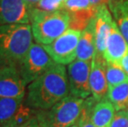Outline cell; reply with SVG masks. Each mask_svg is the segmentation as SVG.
Masks as SVG:
<instances>
[{"instance_id":"obj_2","label":"cell","mask_w":128,"mask_h":127,"mask_svg":"<svg viewBox=\"0 0 128 127\" xmlns=\"http://www.w3.org/2000/svg\"><path fill=\"white\" fill-rule=\"evenodd\" d=\"M31 24L0 26V68L17 66L32 45Z\"/></svg>"},{"instance_id":"obj_29","label":"cell","mask_w":128,"mask_h":127,"mask_svg":"<svg viewBox=\"0 0 128 127\" xmlns=\"http://www.w3.org/2000/svg\"><path fill=\"white\" fill-rule=\"evenodd\" d=\"M121 0H108V6H111V5H113L116 3V2H120Z\"/></svg>"},{"instance_id":"obj_8","label":"cell","mask_w":128,"mask_h":127,"mask_svg":"<svg viewBox=\"0 0 128 127\" xmlns=\"http://www.w3.org/2000/svg\"><path fill=\"white\" fill-rule=\"evenodd\" d=\"M31 10L23 0H0V26L30 24Z\"/></svg>"},{"instance_id":"obj_30","label":"cell","mask_w":128,"mask_h":127,"mask_svg":"<svg viewBox=\"0 0 128 127\" xmlns=\"http://www.w3.org/2000/svg\"><path fill=\"white\" fill-rule=\"evenodd\" d=\"M0 127H13L12 125H11V124L8 122V124H6V125H4V126H0Z\"/></svg>"},{"instance_id":"obj_15","label":"cell","mask_w":128,"mask_h":127,"mask_svg":"<svg viewBox=\"0 0 128 127\" xmlns=\"http://www.w3.org/2000/svg\"><path fill=\"white\" fill-rule=\"evenodd\" d=\"M108 100L118 112L128 109V81L110 88Z\"/></svg>"},{"instance_id":"obj_22","label":"cell","mask_w":128,"mask_h":127,"mask_svg":"<svg viewBox=\"0 0 128 127\" xmlns=\"http://www.w3.org/2000/svg\"><path fill=\"white\" fill-rule=\"evenodd\" d=\"M92 7L89 0H66L63 2L61 9L68 12H74L77 11L88 8Z\"/></svg>"},{"instance_id":"obj_9","label":"cell","mask_w":128,"mask_h":127,"mask_svg":"<svg viewBox=\"0 0 128 127\" xmlns=\"http://www.w3.org/2000/svg\"><path fill=\"white\" fill-rule=\"evenodd\" d=\"M26 86L16 66L0 68L1 98H25Z\"/></svg>"},{"instance_id":"obj_17","label":"cell","mask_w":128,"mask_h":127,"mask_svg":"<svg viewBox=\"0 0 128 127\" xmlns=\"http://www.w3.org/2000/svg\"><path fill=\"white\" fill-rule=\"evenodd\" d=\"M109 7L113 13L120 31L128 43V0H121Z\"/></svg>"},{"instance_id":"obj_21","label":"cell","mask_w":128,"mask_h":127,"mask_svg":"<svg viewBox=\"0 0 128 127\" xmlns=\"http://www.w3.org/2000/svg\"><path fill=\"white\" fill-rule=\"evenodd\" d=\"M36 110L26 106L23 102L22 106L19 107V109L17 111V112L15 113V115L13 116V117L11 119L9 123L13 127H19L26 123L32 117H34L36 116Z\"/></svg>"},{"instance_id":"obj_16","label":"cell","mask_w":128,"mask_h":127,"mask_svg":"<svg viewBox=\"0 0 128 127\" xmlns=\"http://www.w3.org/2000/svg\"><path fill=\"white\" fill-rule=\"evenodd\" d=\"M24 102V98L0 97V126L6 125Z\"/></svg>"},{"instance_id":"obj_23","label":"cell","mask_w":128,"mask_h":127,"mask_svg":"<svg viewBox=\"0 0 128 127\" xmlns=\"http://www.w3.org/2000/svg\"><path fill=\"white\" fill-rule=\"evenodd\" d=\"M62 4L63 0H40L33 7L46 12H54L61 9Z\"/></svg>"},{"instance_id":"obj_20","label":"cell","mask_w":128,"mask_h":127,"mask_svg":"<svg viewBox=\"0 0 128 127\" xmlns=\"http://www.w3.org/2000/svg\"><path fill=\"white\" fill-rule=\"evenodd\" d=\"M97 102H98L92 97H88L84 100L82 112L78 121V126L80 127H96L91 120V116Z\"/></svg>"},{"instance_id":"obj_3","label":"cell","mask_w":128,"mask_h":127,"mask_svg":"<svg viewBox=\"0 0 128 127\" xmlns=\"http://www.w3.org/2000/svg\"><path fill=\"white\" fill-rule=\"evenodd\" d=\"M68 12L60 9L46 12L32 7L30 23L34 40L40 45H49L70 28Z\"/></svg>"},{"instance_id":"obj_27","label":"cell","mask_w":128,"mask_h":127,"mask_svg":"<svg viewBox=\"0 0 128 127\" xmlns=\"http://www.w3.org/2000/svg\"><path fill=\"white\" fill-rule=\"evenodd\" d=\"M89 2L92 6L95 7H98L101 5L108 3V0H89Z\"/></svg>"},{"instance_id":"obj_11","label":"cell","mask_w":128,"mask_h":127,"mask_svg":"<svg viewBox=\"0 0 128 127\" xmlns=\"http://www.w3.org/2000/svg\"><path fill=\"white\" fill-rule=\"evenodd\" d=\"M96 26H95V44L96 50L94 55L103 56L107 40L111 33L112 26L115 22L108 11L107 4H102L98 7L95 16Z\"/></svg>"},{"instance_id":"obj_1","label":"cell","mask_w":128,"mask_h":127,"mask_svg":"<svg viewBox=\"0 0 128 127\" xmlns=\"http://www.w3.org/2000/svg\"><path fill=\"white\" fill-rule=\"evenodd\" d=\"M69 95L66 69L63 64H56L28 85L24 103L36 111L48 110Z\"/></svg>"},{"instance_id":"obj_25","label":"cell","mask_w":128,"mask_h":127,"mask_svg":"<svg viewBox=\"0 0 128 127\" xmlns=\"http://www.w3.org/2000/svg\"><path fill=\"white\" fill-rule=\"evenodd\" d=\"M19 127H40V126L39 122H38L36 117L35 116L34 117H32L31 120L28 121L26 123H25L24 125L19 126Z\"/></svg>"},{"instance_id":"obj_10","label":"cell","mask_w":128,"mask_h":127,"mask_svg":"<svg viewBox=\"0 0 128 127\" xmlns=\"http://www.w3.org/2000/svg\"><path fill=\"white\" fill-rule=\"evenodd\" d=\"M106 64L103 56L94 55L91 61L89 84L92 97L98 102L108 100L109 87L106 78Z\"/></svg>"},{"instance_id":"obj_13","label":"cell","mask_w":128,"mask_h":127,"mask_svg":"<svg viewBox=\"0 0 128 127\" xmlns=\"http://www.w3.org/2000/svg\"><path fill=\"white\" fill-rule=\"evenodd\" d=\"M95 26L96 19L94 17L81 32V36L76 51V59L84 61H92L96 50L95 44Z\"/></svg>"},{"instance_id":"obj_14","label":"cell","mask_w":128,"mask_h":127,"mask_svg":"<svg viewBox=\"0 0 128 127\" xmlns=\"http://www.w3.org/2000/svg\"><path fill=\"white\" fill-rule=\"evenodd\" d=\"M115 111V107L108 100L97 102L91 116L92 123L96 127H109Z\"/></svg>"},{"instance_id":"obj_26","label":"cell","mask_w":128,"mask_h":127,"mask_svg":"<svg viewBox=\"0 0 128 127\" xmlns=\"http://www.w3.org/2000/svg\"><path fill=\"white\" fill-rule=\"evenodd\" d=\"M120 65H121L122 68L124 69V71L128 74V50H127L126 55H125V56L121 60Z\"/></svg>"},{"instance_id":"obj_28","label":"cell","mask_w":128,"mask_h":127,"mask_svg":"<svg viewBox=\"0 0 128 127\" xmlns=\"http://www.w3.org/2000/svg\"><path fill=\"white\" fill-rule=\"evenodd\" d=\"M23 1L26 2L31 7H33L36 6V5L40 1V0H23Z\"/></svg>"},{"instance_id":"obj_24","label":"cell","mask_w":128,"mask_h":127,"mask_svg":"<svg viewBox=\"0 0 128 127\" xmlns=\"http://www.w3.org/2000/svg\"><path fill=\"white\" fill-rule=\"evenodd\" d=\"M109 127H128V109L116 112Z\"/></svg>"},{"instance_id":"obj_19","label":"cell","mask_w":128,"mask_h":127,"mask_svg":"<svg viewBox=\"0 0 128 127\" xmlns=\"http://www.w3.org/2000/svg\"><path fill=\"white\" fill-rule=\"evenodd\" d=\"M106 78L109 88L128 81V74L124 71L121 65L108 62L106 64Z\"/></svg>"},{"instance_id":"obj_6","label":"cell","mask_w":128,"mask_h":127,"mask_svg":"<svg viewBox=\"0 0 128 127\" xmlns=\"http://www.w3.org/2000/svg\"><path fill=\"white\" fill-rule=\"evenodd\" d=\"M81 32L69 28L49 45H42L54 61L60 64H70L76 59V51Z\"/></svg>"},{"instance_id":"obj_31","label":"cell","mask_w":128,"mask_h":127,"mask_svg":"<svg viewBox=\"0 0 128 127\" xmlns=\"http://www.w3.org/2000/svg\"><path fill=\"white\" fill-rule=\"evenodd\" d=\"M70 127H80V126H78V125H76V124H75V125H74V126H70Z\"/></svg>"},{"instance_id":"obj_32","label":"cell","mask_w":128,"mask_h":127,"mask_svg":"<svg viewBox=\"0 0 128 127\" xmlns=\"http://www.w3.org/2000/svg\"><path fill=\"white\" fill-rule=\"evenodd\" d=\"M64 1H66V0H63V2H64Z\"/></svg>"},{"instance_id":"obj_4","label":"cell","mask_w":128,"mask_h":127,"mask_svg":"<svg viewBox=\"0 0 128 127\" xmlns=\"http://www.w3.org/2000/svg\"><path fill=\"white\" fill-rule=\"evenodd\" d=\"M84 99L70 95L48 110L36 111V117L40 127H70L78 122Z\"/></svg>"},{"instance_id":"obj_7","label":"cell","mask_w":128,"mask_h":127,"mask_svg":"<svg viewBox=\"0 0 128 127\" xmlns=\"http://www.w3.org/2000/svg\"><path fill=\"white\" fill-rule=\"evenodd\" d=\"M68 65L70 94L76 98H88L91 94L89 84L91 62L76 59Z\"/></svg>"},{"instance_id":"obj_5","label":"cell","mask_w":128,"mask_h":127,"mask_svg":"<svg viewBox=\"0 0 128 127\" xmlns=\"http://www.w3.org/2000/svg\"><path fill=\"white\" fill-rule=\"evenodd\" d=\"M56 63L46 52L42 45L32 43L25 56L16 66L26 85L42 75Z\"/></svg>"},{"instance_id":"obj_18","label":"cell","mask_w":128,"mask_h":127,"mask_svg":"<svg viewBox=\"0 0 128 127\" xmlns=\"http://www.w3.org/2000/svg\"><path fill=\"white\" fill-rule=\"evenodd\" d=\"M98 7L92 6L88 8L77 11L74 12H68L70 17V28L83 31L87 27L88 23L95 17Z\"/></svg>"},{"instance_id":"obj_12","label":"cell","mask_w":128,"mask_h":127,"mask_svg":"<svg viewBox=\"0 0 128 127\" xmlns=\"http://www.w3.org/2000/svg\"><path fill=\"white\" fill-rule=\"evenodd\" d=\"M128 50V43L121 33L116 22L112 26L111 33L107 40L103 58L108 63L120 65L121 60Z\"/></svg>"}]
</instances>
